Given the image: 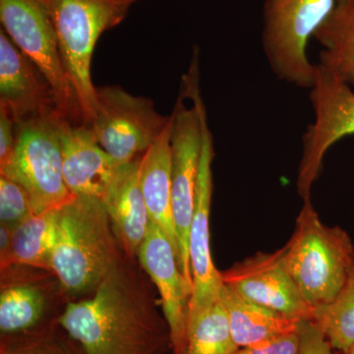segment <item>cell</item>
I'll return each mask as SVG.
<instances>
[{
  "instance_id": "e0dca14e",
  "label": "cell",
  "mask_w": 354,
  "mask_h": 354,
  "mask_svg": "<svg viewBox=\"0 0 354 354\" xmlns=\"http://www.w3.org/2000/svg\"><path fill=\"white\" fill-rule=\"evenodd\" d=\"M141 156L118 167L101 199L123 251L135 259L151 223L140 183Z\"/></svg>"
},
{
  "instance_id": "3957f363",
  "label": "cell",
  "mask_w": 354,
  "mask_h": 354,
  "mask_svg": "<svg viewBox=\"0 0 354 354\" xmlns=\"http://www.w3.org/2000/svg\"><path fill=\"white\" fill-rule=\"evenodd\" d=\"M283 248L291 276L312 311L333 301L354 263L348 232L323 223L311 199L306 200Z\"/></svg>"
},
{
  "instance_id": "8992f818",
  "label": "cell",
  "mask_w": 354,
  "mask_h": 354,
  "mask_svg": "<svg viewBox=\"0 0 354 354\" xmlns=\"http://www.w3.org/2000/svg\"><path fill=\"white\" fill-rule=\"evenodd\" d=\"M335 0H265L261 41L266 59L279 80L311 88L317 64L308 57V43Z\"/></svg>"
},
{
  "instance_id": "4fadbf2b",
  "label": "cell",
  "mask_w": 354,
  "mask_h": 354,
  "mask_svg": "<svg viewBox=\"0 0 354 354\" xmlns=\"http://www.w3.org/2000/svg\"><path fill=\"white\" fill-rule=\"evenodd\" d=\"M221 276L223 285L245 299L291 318L311 320L312 310L291 276L283 247L256 253L221 272Z\"/></svg>"
},
{
  "instance_id": "484cf974",
  "label": "cell",
  "mask_w": 354,
  "mask_h": 354,
  "mask_svg": "<svg viewBox=\"0 0 354 354\" xmlns=\"http://www.w3.org/2000/svg\"><path fill=\"white\" fill-rule=\"evenodd\" d=\"M297 354H335L323 330L312 320H302L298 328Z\"/></svg>"
},
{
  "instance_id": "ffe728a7",
  "label": "cell",
  "mask_w": 354,
  "mask_h": 354,
  "mask_svg": "<svg viewBox=\"0 0 354 354\" xmlns=\"http://www.w3.org/2000/svg\"><path fill=\"white\" fill-rule=\"evenodd\" d=\"M313 39L322 46L317 64L354 88V0H335Z\"/></svg>"
},
{
  "instance_id": "d6986e66",
  "label": "cell",
  "mask_w": 354,
  "mask_h": 354,
  "mask_svg": "<svg viewBox=\"0 0 354 354\" xmlns=\"http://www.w3.org/2000/svg\"><path fill=\"white\" fill-rule=\"evenodd\" d=\"M218 300L227 313L230 332L239 348L297 332L302 321L245 299L225 285Z\"/></svg>"
},
{
  "instance_id": "f1b7e54d",
  "label": "cell",
  "mask_w": 354,
  "mask_h": 354,
  "mask_svg": "<svg viewBox=\"0 0 354 354\" xmlns=\"http://www.w3.org/2000/svg\"><path fill=\"white\" fill-rule=\"evenodd\" d=\"M342 354H354V346L353 348H349L348 351H346V353Z\"/></svg>"
},
{
  "instance_id": "9a60e30c",
  "label": "cell",
  "mask_w": 354,
  "mask_h": 354,
  "mask_svg": "<svg viewBox=\"0 0 354 354\" xmlns=\"http://www.w3.org/2000/svg\"><path fill=\"white\" fill-rule=\"evenodd\" d=\"M0 108L10 114L15 124L57 109L50 84L3 29L0 31Z\"/></svg>"
},
{
  "instance_id": "cb8c5ba5",
  "label": "cell",
  "mask_w": 354,
  "mask_h": 354,
  "mask_svg": "<svg viewBox=\"0 0 354 354\" xmlns=\"http://www.w3.org/2000/svg\"><path fill=\"white\" fill-rule=\"evenodd\" d=\"M0 354H86L59 325L38 332L0 337Z\"/></svg>"
},
{
  "instance_id": "44dd1931",
  "label": "cell",
  "mask_w": 354,
  "mask_h": 354,
  "mask_svg": "<svg viewBox=\"0 0 354 354\" xmlns=\"http://www.w3.org/2000/svg\"><path fill=\"white\" fill-rule=\"evenodd\" d=\"M57 208L34 214L14 228L10 249L0 259V269L18 264L53 272L51 255L57 239Z\"/></svg>"
},
{
  "instance_id": "30bf717a",
  "label": "cell",
  "mask_w": 354,
  "mask_h": 354,
  "mask_svg": "<svg viewBox=\"0 0 354 354\" xmlns=\"http://www.w3.org/2000/svg\"><path fill=\"white\" fill-rule=\"evenodd\" d=\"M0 337L58 324L70 298L55 272L14 264L0 269Z\"/></svg>"
},
{
  "instance_id": "52a82bcc",
  "label": "cell",
  "mask_w": 354,
  "mask_h": 354,
  "mask_svg": "<svg viewBox=\"0 0 354 354\" xmlns=\"http://www.w3.org/2000/svg\"><path fill=\"white\" fill-rule=\"evenodd\" d=\"M4 32L50 84L58 113L72 124H84L82 111L60 53L57 32L41 0H0Z\"/></svg>"
},
{
  "instance_id": "7a4b0ae2",
  "label": "cell",
  "mask_w": 354,
  "mask_h": 354,
  "mask_svg": "<svg viewBox=\"0 0 354 354\" xmlns=\"http://www.w3.org/2000/svg\"><path fill=\"white\" fill-rule=\"evenodd\" d=\"M123 254L101 199L73 196L57 208L51 270L70 301L90 297Z\"/></svg>"
},
{
  "instance_id": "f546056e",
  "label": "cell",
  "mask_w": 354,
  "mask_h": 354,
  "mask_svg": "<svg viewBox=\"0 0 354 354\" xmlns=\"http://www.w3.org/2000/svg\"><path fill=\"white\" fill-rule=\"evenodd\" d=\"M122 1L128 2V3H134L135 1H137V0H122Z\"/></svg>"
},
{
  "instance_id": "9c48e42d",
  "label": "cell",
  "mask_w": 354,
  "mask_h": 354,
  "mask_svg": "<svg viewBox=\"0 0 354 354\" xmlns=\"http://www.w3.org/2000/svg\"><path fill=\"white\" fill-rule=\"evenodd\" d=\"M95 91L97 111L88 127L120 165L143 155L169 125L171 115L158 113L148 97L129 94L120 86Z\"/></svg>"
},
{
  "instance_id": "7c38bea8",
  "label": "cell",
  "mask_w": 354,
  "mask_h": 354,
  "mask_svg": "<svg viewBox=\"0 0 354 354\" xmlns=\"http://www.w3.org/2000/svg\"><path fill=\"white\" fill-rule=\"evenodd\" d=\"M171 121L172 211L178 239L179 267L193 288L189 232L196 206L202 153L203 132L199 109L192 101L190 106H186L180 95L171 114Z\"/></svg>"
},
{
  "instance_id": "5b68a950",
  "label": "cell",
  "mask_w": 354,
  "mask_h": 354,
  "mask_svg": "<svg viewBox=\"0 0 354 354\" xmlns=\"http://www.w3.org/2000/svg\"><path fill=\"white\" fill-rule=\"evenodd\" d=\"M64 120L55 109L15 124L12 157L0 167L1 176L24 188L35 214L58 208L74 196L65 185L62 169Z\"/></svg>"
},
{
  "instance_id": "5bb4252c",
  "label": "cell",
  "mask_w": 354,
  "mask_h": 354,
  "mask_svg": "<svg viewBox=\"0 0 354 354\" xmlns=\"http://www.w3.org/2000/svg\"><path fill=\"white\" fill-rule=\"evenodd\" d=\"M140 266L157 286L162 315L169 325L172 354H183L188 344V318L192 286L185 279L171 241L151 221L137 255Z\"/></svg>"
},
{
  "instance_id": "83f0119b",
  "label": "cell",
  "mask_w": 354,
  "mask_h": 354,
  "mask_svg": "<svg viewBox=\"0 0 354 354\" xmlns=\"http://www.w3.org/2000/svg\"><path fill=\"white\" fill-rule=\"evenodd\" d=\"M15 143V122L6 109L0 108V167L10 160Z\"/></svg>"
},
{
  "instance_id": "d4e9b609",
  "label": "cell",
  "mask_w": 354,
  "mask_h": 354,
  "mask_svg": "<svg viewBox=\"0 0 354 354\" xmlns=\"http://www.w3.org/2000/svg\"><path fill=\"white\" fill-rule=\"evenodd\" d=\"M31 200L24 188L0 174V223L14 228L34 215Z\"/></svg>"
},
{
  "instance_id": "2e32d148",
  "label": "cell",
  "mask_w": 354,
  "mask_h": 354,
  "mask_svg": "<svg viewBox=\"0 0 354 354\" xmlns=\"http://www.w3.org/2000/svg\"><path fill=\"white\" fill-rule=\"evenodd\" d=\"M65 185L74 196L102 199L120 165L86 124L64 120L60 134Z\"/></svg>"
},
{
  "instance_id": "6da1fadb",
  "label": "cell",
  "mask_w": 354,
  "mask_h": 354,
  "mask_svg": "<svg viewBox=\"0 0 354 354\" xmlns=\"http://www.w3.org/2000/svg\"><path fill=\"white\" fill-rule=\"evenodd\" d=\"M138 260L123 254L90 297L71 300L58 324L86 354H165L171 337Z\"/></svg>"
},
{
  "instance_id": "ba28073f",
  "label": "cell",
  "mask_w": 354,
  "mask_h": 354,
  "mask_svg": "<svg viewBox=\"0 0 354 354\" xmlns=\"http://www.w3.org/2000/svg\"><path fill=\"white\" fill-rule=\"evenodd\" d=\"M309 90L314 121L302 137L297 177V193L304 201L311 199L326 153L342 139L354 135L353 88L317 64L315 81Z\"/></svg>"
},
{
  "instance_id": "ac0fdd59",
  "label": "cell",
  "mask_w": 354,
  "mask_h": 354,
  "mask_svg": "<svg viewBox=\"0 0 354 354\" xmlns=\"http://www.w3.org/2000/svg\"><path fill=\"white\" fill-rule=\"evenodd\" d=\"M171 121L153 145L141 156L140 183L149 216L167 235L179 263V245L174 211L171 188Z\"/></svg>"
},
{
  "instance_id": "277c9868",
  "label": "cell",
  "mask_w": 354,
  "mask_h": 354,
  "mask_svg": "<svg viewBox=\"0 0 354 354\" xmlns=\"http://www.w3.org/2000/svg\"><path fill=\"white\" fill-rule=\"evenodd\" d=\"M57 32L70 83L90 124L97 111V91L91 77L95 44L104 32L120 25L131 3L122 0H41Z\"/></svg>"
},
{
  "instance_id": "8fae6325",
  "label": "cell",
  "mask_w": 354,
  "mask_h": 354,
  "mask_svg": "<svg viewBox=\"0 0 354 354\" xmlns=\"http://www.w3.org/2000/svg\"><path fill=\"white\" fill-rule=\"evenodd\" d=\"M199 109L202 121V153L198 176L196 206L189 232V260L193 290L188 318V334L212 307L218 301L223 283L215 267L209 244V213L213 197L214 139L209 127L208 114L201 91L190 95Z\"/></svg>"
},
{
  "instance_id": "7402d4cb",
  "label": "cell",
  "mask_w": 354,
  "mask_h": 354,
  "mask_svg": "<svg viewBox=\"0 0 354 354\" xmlns=\"http://www.w3.org/2000/svg\"><path fill=\"white\" fill-rule=\"evenodd\" d=\"M312 321L320 327L334 351L346 353L354 346V263L348 279L330 304L314 309Z\"/></svg>"
},
{
  "instance_id": "4316f807",
  "label": "cell",
  "mask_w": 354,
  "mask_h": 354,
  "mask_svg": "<svg viewBox=\"0 0 354 354\" xmlns=\"http://www.w3.org/2000/svg\"><path fill=\"white\" fill-rule=\"evenodd\" d=\"M299 348V335L291 333L270 341L241 348L234 354H297Z\"/></svg>"
},
{
  "instance_id": "603a6c76",
  "label": "cell",
  "mask_w": 354,
  "mask_h": 354,
  "mask_svg": "<svg viewBox=\"0 0 354 354\" xmlns=\"http://www.w3.org/2000/svg\"><path fill=\"white\" fill-rule=\"evenodd\" d=\"M239 348L218 300L190 330L183 354H234Z\"/></svg>"
}]
</instances>
